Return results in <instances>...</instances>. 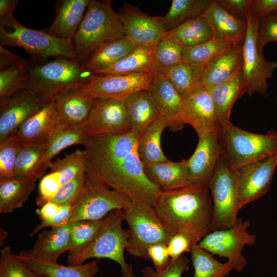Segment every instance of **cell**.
<instances>
[{"mask_svg":"<svg viewBox=\"0 0 277 277\" xmlns=\"http://www.w3.org/2000/svg\"><path fill=\"white\" fill-rule=\"evenodd\" d=\"M130 132L88 136L83 145L86 173L133 202L154 207L162 191L147 178Z\"/></svg>","mask_w":277,"mask_h":277,"instance_id":"obj_1","label":"cell"},{"mask_svg":"<svg viewBox=\"0 0 277 277\" xmlns=\"http://www.w3.org/2000/svg\"><path fill=\"white\" fill-rule=\"evenodd\" d=\"M154 208L171 236L185 232L197 244L213 231V206L206 186L192 184L162 191Z\"/></svg>","mask_w":277,"mask_h":277,"instance_id":"obj_2","label":"cell"},{"mask_svg":"<svg viewBox=\"0 0 277 277\" xmlns=\"http://www.w3.org/2000/svg\"><path fill=\"white\" fill-rule=\"evenodd\" d=\"M125 35L118 13L110 0H90L86 13L73 39L78 62L84 65L101 45Z\"/></svg>","mask_w":277,"mask_h":277,"instance_id":"obj_3","label":"cell"},{"mask_svg":"<svg viewBox=\"0 0 277 277\" xmlns=\"http://www.w3.org/2000/svg\"><path fill=\"white\" fill-rule=\"evenodd\" d=\"M217 136L222 155L234 171L277 154V131L273 129L258 134L230 123L219 125Z\"/></svg>","mask_w":277,"mask_h":277,"instance_id":"obj_4","label":"cell"},{"mask_svg":"<svg viewBox=\"0 0 277 277\" xmlns=\"http://www.w3.org/2000/svg\"><path fill=\"white\" fill-rule=\"evenodd\" d=\"M93 74L76 61L57 57L40 64L30 63L26 89L49 101L62 92L83 87Z\"/></svg>","mask_w":277,"mask_h":277,"instance_id":"obj_5","label":"cell"},{"mask_svg":"<svg viewBox=\"0 0 277 277\" xmlns=\"http://www.w3.org/2000/svg\"><path fill=\"white\" fill-rule=\"evenodd\" d=\"M0 45L23 48L37 60L66 57L77 61L73 41L53 36L43 30L29 28L13 15L0 19Z\"/></svg>","mask_w":277,"mask_h":277,"instance_id":"obj_6","label":"cell"},{"mask_svg":"<svg viewBox=\"0 0 277 277\" xmlns=\"http://www.w3.org/2000/svg\"><path fill=\"white\" fill-rule=\"evenodd\" d=\"M124 210H116L108 214V221L93 241L81 252L67 256L69 265H81L92 259H108L118 263L122 277H135L132 266L124 257L129 237V230L123 228Z\"/></svg>","mask_w":277,"mask_h":277,"instance_id":"obj_7","label":"cell"},{"mask_svg":"<svg viewBox=\"0 0 277 277\" xmlns=\"http://www.w3.org/2000/svg\"><path fill=\"white\" fill-rule=\"evenodd\" d=\"M124 211L130 233L126 250L136 258L149 260L148 248L156 244H167L171 235L153 207L132 201Z\"/></svg>","mask_w":277,"mask_h":277,"instance_id":"obj_8","label":"cell"},{"mask_svg":"<svg viewBox=\"0 0 277 277\" xmlns=\"http://www.w3.org/2000/svg\"><path fill=\"white\" fill-rule=\"evenodd\" d=\"M132 201L87 174L84 186L72 206L69 222L96 221L116 210H126Z\"/></svg>","mask_w":277,"mask_h":277,"instance_id":"obj_9","label":"cell"},{"mask_svg":"<svg viewBox=\"0 0 277 277\" xmlns=\"http://www.w3.org/2000/svg\"><path fill=\"white\" fill-rule=\"evenodd\" d=\"M208 188L213 206V231L229 228L238 222L241 209L235 171L222 155L210 181Z\"/></svg>","mask_w":277,"mask_h":277,"instance_id":"obj_10","label":"cell"},{"mask_svg":"<svg viewBox=\"0 0 277 277\" xmlns=\"http://www.w3.org/2000/svg\"><path fill=\"white\" fill-rule=\"evenodd\" d=\"M259 17L249 13L247 32L242 45V73L245 93L252 95L258 93L267 96L268 80L277 67L275 62L267 61L258 47L257 42Z\"/></svg>","mask_w":277,"mask_h":277,"instance_id":"obj_11","label":"cell"},{"mask_svg":"<svg viewBox=\"0 0 277 277\" xmlns=\"http://www.w3.org/2000/svg\"><path fill=\"white\" fill-rule=\"evenodd\" d=\"M250 226V221L239 219L229 228L212 231L197 245L212 254L227 259L235 271L241 272L248 263L242 255L244 248L246 245H253L256 239L255 234L248 231Z\"/></svg>","mask_w":277,"mask_h":277,"instance_id":"obj_12","label":"cell"},{"mask_svg":"<svg viewBox=\"0 0 277 277\" xmlns=\"http://www.w3.org/2000/svg\"><path fill=\"white\" fill-rule=\"evenodd\" d=\"M156 73L121 75L94 74L82 88L95 98L124 101L132 94L149 90Z\"/></svg>","mask_w":277,"mask_h":277,"instance_id":"obj_13","label":"cell"},{"mask_svg":"<svg viewBox=\"0 0 277 277\" xmlns=\"http://www.w3.org/2000/svg\"><path fill=\"white\" fill-rule=\"evenodd\" d=\"M276 166L277 154L235 170L240 209L268 191Z\"/></svg>","mask_w":277,"mask_h":277,"instance_id":"obj_14","label":"cell"},{"mask_svg":"<svg viewBox=\"0 0 277 277\" xmlns=\"http://www.w3.org/2000/svg\"><path fill=\"white\" fill-rule=\"evenodd\" d=\"M125 35L136 46L155 47L168 34L161 16H151L130 4L118 13Z\"/></svg>","mask_w":277,"mask_h":277,"instance_id":"obj_15","label":"cell"},{"mask_svg":"<svg viewBox=\"0 0 277 277\" xmlns=\"http://www.w3.org/2000/svg\"><path fill=\"white\" fill-rule=\"evenodd\" d=\"M82 126L87 136L130 132L124 101L96 98L89 117Z\"/></svg>","mask_w":277,"mask_h":277,"instance_id":"obj_16","label":"cell"},{"mask_svg":"<svg viewBox=\"0 0 277 277\" xmlns=\"http://www.w3.org/2000/svg\"><path fill=\"white\" fill-rule=\"evenodd\" d=\"M48 102L26 88L0 105V143Z\"/></svg>","mask_w":277,"mask_h":277,"instance_id":"obj_17","label":"cell"},{"mask_svg":"<svg viewBox=\"0 0 277 277\" xmlns=\"http://www.w3.org/2000/svg\"><path fill=\"white\" fill-rule=\"evenodd\" d=\"M180 119L183 125L192 126L199 137L217 129L219 123L209 91L201 86L183 98Z\"/></svg>","mask_w":277,"mask_h":277,"instance_id":"obj_18","label":"cell"},{"mask_svg":"<svg viewBox=\"0 0 277 277\" xmlns=\"http://www.w3.org/2000/svg\"><path fill=\"white\" fill-rule=\"evenodd\" d=\"M217 130L199 137L196 149L187 160L191 184H201L208 187L213 173L222 156Z\"/></svg>","mask_w":277,"mask_h":277,"instance_id":"obj_19","label":"cell"},{"mask_svg":"<svg viewBox=\"0 0 277 277\" xmlns=\"http://www.w3.org/2000/svg\"><path fill=\"white\" fill-rule=\"evenodd\" d=\"M61 123L53 98L24 122L16 132L23 147L43 145Z\"/></svg>","mask_w":277,"mask_h":277,"instance_id":"obj_20","label":"cell"},{"mask_svg":"<svg viewBox=\"0 0 277 277\" xmlns=\"http://www.w3.org/2000/svg\"><path fill=\"white\" fill-rule=\"evenodd\" d=\"M242 64V46L228 48L205 65L200 85L208 90L221 85L241 71Z\"/></svg>","mask_w":277,"mask_h":277,"instance_id":"obj_21","label":"cell"},{"mask_svg":"<svg viewBox=\"0 0 277 277\" xmlns=\"http://www.w3.org/2000/svg\"><path fill=\"white\" fill-rule=\"evenodd\" d=\"M149 91L160 115L168 121L169 127L180 129L183 126L180 119L183 98L161 71L155 73Z\"/></svg>","mask_w":277,"mask_h":277,"instance_id":"obj_22","label":"cell"},{"mask_svg":"<svg viewBox=\"0 0 277 277\" xmlns=\"http://www.w3.org/2000/svg\"><path fill=\"white\" fill-rule=\"evenodd\" d=\"M90 0H57L54 4L55 17L43 30L53 36L73 41Z\"/></svg>","mask_w":277,"mask_h":277,"instance_id":"obj_23","label":"cell"},{"mask_svg":"<svg viewBox=\"0 0 277 277\" xmlns=\"http://www.w3.org/2000/svg\"><path fill=\"white\" fill-rule=\"evenodd\" d=\"M96 98L82 88L62 92L54 98L56 109L63 124H84L94 106Z\"/></svg>","mask_w":277,"mask_h":277,"instance_id":"obj_24","label":"cell"},{"mask_svg":"<svg viewBox=\"0 0 277 277\" xmlns=\"http://www.w3.org/2000/svg\"><path fill=\"white\" fill-rule=\"evenodd\" d=\"M209 23L214 37L225 40L234 46H242L247 32L246 21L228 13L213 0L202 15Z\"/></svg>","mask_w":277,"mask_h":277,"instance_id":"obj_25","label":"cell"},{"mask_svg":"<svg viewBox=\"0 0 277 277\" xmlns=\"http://www.w3.org/2000/svg\"><path fill=\"white\" fill-rule=\"evenodd\" d=\"M148 180L162 191L182 188L191 184L187 160L172 162L168 160L144 165Z\"/></svg>","mask_w":277,"mask_h":277,"instance_id":"obj_26","label":"cell"},{"mask_svg":"<svg viewBox=\"0 0 277 277\" xmlns=\"http://www.w3.org/2000/svg\"><path fill=\"white\" fill-rule=\"evenodd\" d=\"M130 132L138 140L147 127L160 116L149 90L137 91L124 101Z\"/></svg>","mask_w":277,"mask_h":277,"instance_id":"obj_27","label":"cell"},{"mask_svg":"<svg viewBox=\"0 0 277 277\" xmlns=\"http://www.w3.org/2000/svg\"><path fill=\"white\" fill-rule=\"evenodd\" d=\"M33 272L48 277H95L98 272L97 261L77 265H62L42 260L33 254L31 250L15 254Z\"/></svg>","mask_w":277,"mask_h":277,"instance_id":"obj_28","label":"cell"},{"mask_svg":"<svg viewBox=\"0 0 277 277\" xmlns=\"http://www.w3.org/2000/svg\"><path fill=\"white\" fill-rule=\"evenodd\" d=\"M72 224V222H69L58 227L43 230L31 250L33 254L42 260L56 263L62 253L70 250Z\"/></svg>","mask_w":277,"mask_h":277,"instance_id":"obj_29","label":"cell"},{"mask_svg":"<svg viewBox=\"0 0 277 277\" xmlns=\"http://www.w3.org/2000/svg\"><path fill=\"white\" fill-rule=\"evenodd\" d=\"M136 47L125 35L109 41L98 47L84 65L94 74H97L120 61Z\"/></svg>","mask_w":277,"mask_h":277,"instance_id":"obj_30","label":"cell"},{"mask_svg":"<svg viewBox=\"0 0 277 277\" xmlns=\"http://www.w3.org/2000/svg\"><path fill=\"white\" fill-rule=\"evenodd\" d=\"M219 125L231 123L230 118L235 101L245 93L242 70L229 81L209 90Z\"/></svg>","mask_w":277,"mask_h":277,"instance_id":"obj_31","label":"cell"},{"mask_svg":"<svg viewBox=\"0 0 277 277\" xmlns=\"http://www.w3.org/2000/svg\"><path fill=\"white\" fill-rule=\"evenodd\" d=\"M154 48L137 46L120 61L97 74L121 75L160 71L155 57Z\"/></svg>","mask_w":277,"mask_h":277,"instance_id":"obj_32","label":"cell"},{"mask_svg":"<svg viewBox=\"0 0 277 277\" xmlns=\"http://www.w3.org/2000/svg\"><path fill=\"white\" fill-rule=\"evenodd\" d=\"M169 126L168 121L160 115L147 127L138 139L137 152L144 165L168 160L161 148V138Z\"/></svg>","mask_w":277,"mask_h":277,"instance_id":"obj_33","label":"cell"},{"mask_svg":"<svg viewBox=\"0 0 277 277\" xmlns=\"http://www.w3.org/2000/svg\"><path fill=\"white\" fill-rule=\"evenodd\" d=\"M88 137L82 125H69L62 123L46 142V150L42 160L43 168L46 170L52 159L66 148L84 145Z\"/></svg>","mask_w":277,"mask_h":277,"instance_id":"obj_34","label":"cell"},{"mask_svg":"<svg viewBox=\"0 0 277 277\" xmlns=\"http://www.w3.org/2000/svg\"><path fill=\"white\" fill-rule=\"evenodd\" d=\"M35 181L0 180V213L7 214L22 207L35 187Z\"/></svg>","mask_w":277,"mask_h":277,"instance_id":"obj_35","label":"cell"},{"mask_svg":"<svg viewBox=\"0 0 277 277\" xmlns=\"http://www.w3.org/2000/svg\"><path fill=\"white\" fill-rule=\"evenodd\" d=\"M184 48L195 46L213 38V31L203 16L187 20L168 31L166 36Z\"/></svg>","mask_w":277,"mask_h":277,"instance_id":"obj_36","label":"cell"},{"mask_svg":"<svg viewBox=\"0 0 277 277\" xmlns=\"http://www.w3.org/2000/svg\"><path fill=\"white\" fill-rule=\"evenodd\" d=\"M205 67L183 62L161 71L184 98L201 86L200 80Z\"/></svg>","mask_w":277,"mask_h":277,"instance_id":"obj_37","label":"cell"},{"mask_svg":"<svg viewBox=\"0 0 277 277\" xmlns=\"http://www.w3.org/2000/svg\"><path fill=\"white\" fill-rule=\"evenodd\" d=\"M30 64V62L22 58L0 69V105L16 92L26 88Z\"/></svg>","mask_w":277,"mask_h":277,"instance_id":"obj_38","label":"cell"},{"mask_svg":"<svg viewBox=\"0 0 277 277\" xmlns=\"http://www.w3.org/2000/svg\"><path fill=\"white\" fill-rule=\"evenodd\" d=\"M46 148V143L22 148L15 164L16 179H30L36 181L43 175L46 170L43 167L42 160Z\"/></svg>","mask_w":277,"mask_h":277,"instance_id":"obj_39","label":"cell"},{"mask_svg":"<svg viewBox=\"0 0 277 277\" xmlns=\"http://www.w3.org/2000/svg\"><path fill=\"white\" fill-rule=\"evenodd\" d=\"M212 0H173L167 13L161 16L169 31L184 22L201 16Z\"/></svg>","mask_w":277,"mask_h":277,"instance_id":"obj_40","label":"cell"},{"mask_svg":"<svg viewBox=\"0 0 277 277\" xmlns=\"http://www.w3.org/2000/svg\"><path fill=\"white\" fill-rule=\"evenodd\" d=\"M190 252L194 268L193 277H226L233 269L230 263L219 261L197 244L192 245Z\"/></svg>","mask_w":277,"mask_h":277,"instance_id":"obj_41","label":"cell"},{"mask_svg":"<svg viewBox=\"0 0 277 277\" xmlns=\"http://www.w3.org/2000/svg\"><path fill=\"white\" fill-rule=\"evenodd\" d=\"M108 221V215L96 221L72 222L70 250L68 256L77 254L89 246L95 239Z\"/></svg>","mask_w":277,"mask_h":277,"instance_id":"obj_42","label":"cell"},{"mask_svg":"<svg viewBox=\"0 0 277 277\" xmlns=\"http://www.w3.org/2000/svg\"><path fill=\"white\" fill-rule=\"evenodd\" d=\"M234 46L224 39L214 37L200 45L184 48L183 62L206 65L225 49Z\"/></svg>","mask_w":277,"mask_h":277,"instance_id":"obj_43","label":"cell"},{"mask_svg":"<svg viewBox=\"0 0 277 277\" xmlns=\"http://www.w3.org/2000/svg\"><path fill=\"white\" fill-rule=\"evenodd\" d=\"M85 158V151L76 149L63 159L51 161L48 168L51 171L60 173L62 185L71 181L78 174L86 172Z\"/></svg>","mask_w":277,"mask_h":277,"instance_id":"obj_44","label":"cell"},{"mask_svg":"<svg viewBox=\"0 0 277 277\" xmlns=\"http://www.w3.org/2000/svg\"><path fill=\"white\" fill-rule=\"evenodd\" d=\"M22 147L16 130L0 143V180L16 179L15 164Z\"/></svg>","mask_w":277,"mask_h":277,"instance_id":"obj_45","label":"cell"},{"mask_svg":"<svg viewBox=\"0 0 277 277\" xmlns=\"http://www.w3.org/2000/svg\"><path fill=\"white\" fill-rule=\"evenodd\" d=\"M184 47L175 40L166 36L155 47L154 54L161 70L183 62Z\"/></svg>","mask_w":277,"mask_h":277,"instance_id":"obj_46","label":"cell"},{"mask_svg":"<svg viewBox=\"0 0 277 277\" xmlns=\"http://www.w3.org/2000/svg\"><path fill=\"white\" fill-rule=\"evenodd\" d=\"M0 277H37V275L12 252L10 246H5L1 250Z\"/></svg>","mask_w":277,"mask_h":277,"instance_id":"obj_47","label":"cell"},{"mask_svg":"<svg viewBox=\"0 0 277 277\" xmlns=\"http://www.w3.org/2000/svg\"><path fill=\"white\" fill-rule=\"evenodd\" d=\"M86 176L85 172L81 173L71 181L62 185L49 202L60 206H73L82 191Z\"/></svg>","mask_w":277,"mask_h":277,"instance_id":"obj_48","label":"cell"},{"mask_svg":"<svg viewBox=\"0 0 277 277\" xmlns=\"http://www.w3.org/2000/svg\"><path fill=\"white\" fill-rule=\"evenodd\" d=\"M277 42V10L259 17L257 42L259 50L269 42Z\"/></svg>","mask_w":277,"mask_h":277,"instance_id":"obj_49","label":"cell"},{"mask_svg":"<svg viewBox=\"0 0 277 277\" xmlns=\"http://www.w3.org/2000/svg\"><path fill=\"white\" fill-rule=\"evenodd\" d=\"M62 185L60 174L57 171H51L42 177L38 186L39 195L36 204L42 207L49 202L56 194Z\"/></svg>","mask_w":277,"mask_h":277,"instance_id":"obj_50","label":"cell"},{"mask_svg":"<svg viewBox=\"0 0 277 277\" xmlns=\"http://www.w3.org/2000/svg\"><path fill=\"white\" fill-rule=\"evenodd\" d=\"M189 260L184 254L172 261L164 271L159 272L150 266L145 267L141 271L143 277H182L184 272L188 271Z\"/></svg>","mask_w":277,"mask_h":277,"instance_id":"obj_51","label":"cell"},{"mask_svg":"<svg viewBox=\"0 0 277 277\" xmlns=\"http://www.w3.org/2000/svg\"><path fill=\"white\" fill-rule=\"evenodd\" d=\"M192 245L190 237L185 232H179L172 235L167 243L171 261L177 259L185 252H190Z\"/></svg>","mask_w":277,"mask_h":277,"instance_id":"obj_52","label":"cell"},{"mask_svg":"<svg viewBox=\"0 0 277 277\" xmlns=\"http://www.w3.org/2000/svg\"><path fill=\"white\" fill-rule=\"evenodd\" d=\"M148 255L153 264L155 270L159 272L166 269L171 262L167 244L159 243L150 246L148 249Z\"/></svg>","mask_w":277,"mask_h":277,"instance_id":"obj_53","label":"cell"},{"mask_svg":"<svg viewBox=\"0 0 277 277\" xmlns=\"http://www.w3.org/2000/svg\"><path fill=\"white\" fill-rule=\"evenodd\" d=\"M228 13L235 17L246 21L250 13L252 0H216Z\"/></svg>","mask_w":277,"mask_h":277,"instance_id":"obj_54","label":"cell"},{"mask_svg":"<svg viewBox=\"0 0 277 277\" xmlns=\"http://www.w3.org/2000/svg\"><path fill=\"white\" fill-rule=\"evenodd\" d=\"M72 205H66L61 206L59 211L50 219L46 221H42L30 233L32 236L37 233L46 227L56 228L69 223Z\"/></svg>","mask_w":277,"mask_h":277,"instance_id":"obj_55","label":"cell"},{"mask_svg":"<svg viewBox=\"0 0 277 277\" xmlns=\"http://www.w3.org/2000/svg\"><path fill=\"white\" fill-rule=\"evenodd\" d=\"M277 10V0H252L250 13L259 17Z\"/></svg>","mask_w":277,"mask_h":277,"instance_id":"obj_56","label":"cell"},{"mask_svg":"<svg viewBox=\"0 0 277 277\" xmlns=\"http://www.w3.org/2000/svg\"><path fill=\"white\" fill-rule=\"evenodd\" d=\"M61 206L53 202H48L36 210L35 212L42 221H46L53 216L59 211Z\"/></svg>","mask_w":277,"mask_h":277,"instance_id":"obj_57","label":"cell"},{"mask_svg":"<svg viewBox=\"0 0 277 277\" xmlns=\"http://www.w3.org/2000/svg\"><path fill=\"white\" fill-rule=\"evenodd\" d=\"M22 57L0 45V69L12 64Z\"/></svg>","mask_w":277,"mask_h":277,"instance_id":"obj_58","label":"cell"},{"mask_svg":"<svg viewBox=\"0 0 277 277\" xmlns=\"http://www.w3.org/2000/svg\"><path fill=\"white\" fill-rule=\"evenodd\" d=\"M18 4V0H0V19L13 15Z\"/></svg>","mask_w":277,"mask_h":277,"instance_id":"obj_59","label":"cell"},{"mask_svg":"<svg viewBox=\"0 0 277 277\" xmlns=\"http://www.w3.org/2000/svg\"><path fill=\"white\" fill-rule=\"evenodd\" d=\"M36 273V272H35ZM36 273L37 277H48L46 275H45L44 274H39V273Z\"/></svg>","mask_w":277,"mask_h":277,"instance_id":"obj_60","label":"cell"},{"mask_svg":"<svg viewBox=\"0 0 277 277\" xmlns=\"http://www.w3.org/2000/svg\"><path fill=\"white\" fill-rule=\"evenodd\" d=\"M276 107H277V95H276Z\"/></svg>","mask_w":277,"mask_h":277,"instance_id":"obj_61","label":"cell"}]
</instances>
